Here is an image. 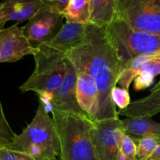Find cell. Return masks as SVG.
<instances>
[{
  "label": "cell",
  "mask_w": 160,
  "mask_h": 160,
  "mask_svg": "<svg viewBox=\"0 0 160 160\" xmlns=\"http://www.w3.org/2000/svg\"><path fill=\"white\" fill-rule=\"evenodd\" d=\"M66 56L77 71L87 73L96 84L99 99L95 120L119 117L111 93L118 82L121 63L104 28L88 23L84 42L70 50Z\"/></svg>",
  "instance_id": "6da1fadb"
},
{
  "label": "cell",
  "mask_w": 160,
  "mask_h": 160,
  "mask_svg": "<svg viewBox=\"0 0 160 160\" xmlns=\"http://www.w3.org/2000/svg\"><path fill=\"white\" fill-rule=\"evenodd\" d=\"M60 146V160H99L92 138L93 120L73 112L52 110Z\"/></svg>",
  "instance_id": "7a4b0ae2"
},
{
  "label": "cell",
  "mask_w": 160,
  "mask_h": 160,
  "mask_svg": "<svg viewBox=\"0 0 160 160\" xmlns=\"http://www.w3.org/2000/svg\"><path fill=\"white\" fill-rule=\"evenodd\" d=\"M9 148L28 153L36 160L56 159L60 155L54 122L40 100L33 120L21 134H17Z\"/></svg>",
  "instance_id": "3957f363"
},
{
  "label": "cell",
  "mask_w": 160,
  "mask_h": 160,
  "mask_svg": "<svg viewBox=\"0 0 160 160\" xmlns=\"http://www.w3.org/2000/svg\"><path fill=\"white\" fill-rule=\"evenodd\" d=\"M106 37L123 66L141 56H160V35L136 31L123 20L114 19L104 28Z\"/></svg>",
  "instance_id": "277c9868"
},
{
  "label": "cell",
  "mask_w": 160,
  "mask_h": 160,
  "mask_svg": "<svg viewBox=\"0 0 160 160\" xmlns=\"http://www.w3.org/2000/svg\"><path fill=\"white\" fill-rule=\"evenodd\" d=\"M35 48V68L19 89L22 92H34L38 95L52 94L60 87L65 78L67 56L45 44Z\"/></svg>",
  "instance_id": "5b68a950"
},
{
  "label": "cell",
  "mask_w": 160,
  "mask_h": 160,
  "mask_svg": "<svg viewBox=\"0 0 160 160\" xmlns=\"http://www.w3.org/2000/svg\"><path fill=\"white\" fill-rule=\"evenodd\" d=\"M115 19L136 31L160 35V0H119Z\"/></svg>",
  "instance_id": "8992f818"
},
{
  "label": "cell",
  "mask_w": 160,
  "mask_h": 160,
  "mask_svg": "<svg viewBox=\"0 0 160 160\" xmlns=\"http://www.w3.org/2000/svg\"><path fill=\"white\" fill-rule=\"evenodd\" d=\"M123 130L119 117L93 121L92 138L99 160H118Z\"/></svg>",
  "instance_id": "52a82bcc"
},
{
  "label": "cell",
  "mask_w": 160,
  "mask_h": 160,
  "mask_svg": "<svg viewBox=\"0 0 160 160\" xmlns=\"http://www.w3.org/2000/svg\"><path fill=\"white\" fill-rule=\"evenodd\" d=\"M63 18L62 13L50 6H45L28 20L23 27V32L33 45L47 43L62 28Z\"/></svg>",
  "instance_id": "ba28073f"
},
{
  "label": "cell",
  "mask_w": 160,
  "mask_h": 160,
  "mask_svg": "<svg viewBox=\"0 0 160 160\" xmlns=\"http://www.w3.org/2000/svg\"><path fill=\"white\" fill-rule=\"evenodd\" d=\"M66 67L67 69L63 81L60 87L52 94L49 102L45 108L48 112L56 110L88 116L78 104L76 95L78 74L74 66L67 58Z\"/></svg>",
  "instance_id": "9c48e42d"
},
{
  "label": "cell",
  "mask_w": 160,
  "mask_h": 160,
  "mask_svg": "<svg viewBox=\"0 0 160 160\" xmlns=\"http://www.w3.org/2000/svg\"><path fill=\"white\" fill-rule=\"evenodd\" d=\"M36 48L23 32L18 23L0 31V63L14 62L28 55L34 56Z\"/></svg>",
  "instance_id": "30bf717a"
},
{
  "label": "cell",
  "mask_w": 160,
  "mask_h": 160,
  "mask_svg": "<svg viewBox=\"0 0 160 160\" xmlns=\"http://www.w3.org/2000/svg\"><path fill=\"white\" fill-rule=\"evenodd\" d=\"M0 17L17 23L29 20L39 10L48 6V0H2Z\"/></svg>",
  "instance_id": "8fae6325"
},
{
  "label": "cell",
  "mask_w": 160,
  "mask_h": 160,
  "mask_svg": "<svg viewBox=\"0 0 160 160\" xmlns=\"http://www.w3.org/2000/svg\"><path fill=\"white\" fill-rule=\"evenodd\" d=\"M77 71V70H76ZM76 95L78 104L83 111L95 120L98 111V91L92 78L82 71H77Z\"/></svg>",
  "instance_id": "7c38bea8"
},
{
  "label": "cell",
  "mask_w": 160,
  "mask_h": 160,
  "mask_svg": "<svg viewBox=\"0 0 160 160\" xmlns=\"http://www.w3.org/2000/svg\"><path fill=\"white\" fill-rule=\"evenodd\" d=\"M87 25L66 22L59 33L51 41L44 44L67 56L70 50L84 41Z\"/></svg>",
  "instance_id": "4fadbf2b"
},
{
  "label": "cell",
  "mask_w": 160,
  "mask_h": 160,
  "mask_svg": "<svg viewBox=\"0 0 160 160\" xmlns=\"http://www.w3.org/2000/svg\"><path fill=\"white\" fill-rule=\"evenodd\" d=\"M121 126L123 132L135 143L143 138H160V123L151 117H127L121 120Z\"/></svg>",
  "instance_id": "5bb4252c"
},
{
  "label": "cell",
  "mask_w": 160,
  "mask_h": 160,
  "mask_svg": "<svg viewBox=\"0 0 160 160\" xmlns=\"http://www.w3.org/2000/svg\"><path fill=\"white\" fill-rule=\"evenodd\" d=\"M160 112V89L152 91L148 96L134 100L129 106L119 110V116L127 117H152Z\"/></svg>",
  "instance_id": "9a60e30c"
},
{
  "label": "cell",
  "mask_w": 160,
  "mask_h": 160,
  "mask_svg": "<svg viewBox=\"0 0 160 160\" xmlns=\"http://www.w3.org/2000/svg\"><path fill=\"white\" fill-rule=\"evenodd\" d=\"M119 0H91V23L105 28L115 19Z\"/></svg>",
  "instance_id": "2e32d148"
},
{
  "label": "cell",
  "mask_w": 160,
  "mask_h": 160,
  "mask_svg": "<svg viewBox=\"0 0 160 160\" xmlns=\"http://www.w3.org/2000/svg\"><path fill=\"white\" fill-rule=\"evenodd\" d=\"M62 15L69 23L88 24L92 17L91 0H70Z\"/></svg>",
  "instance_id": "e0dca14e"
},
{
  "label": "cell",
  "mask_w": 160,
  "mask_h": 160,
  "mask_svg": "<svg viewBox=\"0 0 160 160\" xmlns=\"http://www.w3.org/2000/svg\"><path fill=\"white\" fill-rule=\"evenodd\" d=\"M160 142V138L147 137L141 138L136 143V160H148L152 156Z\"/></svg>",
  "instance_id": "ac0fdd59"
},
{
  "label": "cell",
  "mask_w": 160,
  "mask_h": 160,
  "mask_svg": "<svg viewBox=\"0 0 160 160\" xmlns=\"http://www.w3.org/2000/svg\"><path fill=\"white\" fill-rule=\"evenodd\" d=\"M16 136L17 134L12 131L2 109L0 111V148H11Z\"/></svg>",
  "instance_id": "d6986e66"
},
{
  "label": "cell",
  "mask_w": 160,
  "mask_h": 160,
  "mask_svg": "<svg viewBox=\"0 0 160 160\" xmlns=\"http://www.w3.org/2000/svg\"><path fill=\"white\" fill-rule=\"evenodd\" d=\"M136 143L123 132L120 139L118 160H136Z\"/></svg>",
  "instance_id": "ffe728a7"
},
{
  "label": "cell",
  "mask_w": 160,
  "mask_h": 160,
  "mask_svg": "<svg viewBox=\"0 0 160 160\" xmlns=\"http://www.w3.org/2000/svg\"><path fill=\"white\" fill-rule=\"evenodd\" d=\"M111 98L115 106L120 108V110L127 109L131 102L129 91L117 86L112 89Z\"/></svg>",
  "instance_id": "44dd1931"
},
{
  "label": "cell",
  "mask_w": 160,
  "mask_h": 160,
  "mask_svg": "<svg viewBox=\"0 0 160 160\" xmlns=\"http://www.w3.org/2000/svg\"><path fill=\"white\" fill-rule=\"evenodd\" d=\"M1 160H36L29 154L9 148H0Z\"/></svg>",
  "instance_id": "7402d4cb"
},
{
  "label": "cell",
  "mask_w": 160,
  "mask_h": 160,
  "mask_svg": "<svg viewBox=\"0 0 160 160\" xmlns=\"http://www.w3.org/2000/svg\"><path fill=\"white\" fill-rule=\"evenodd\" d=\"M154 79L155 78L148 75L140 73L134 79V89L136 91H140L148 88L154 82Z\"/></svg>",
  "instance_id": "603a6c76"
},
{
  "label": "cell",
  "mask_w": 160,
  "mask_h": 160,
  "mask_svg": "<svg viewBox=\"0 0 160 160\" xmlns=\"http://www.w3.org/2000/svg\"><path fill=\"white\" fill-rule=\"evenodd\" d=\"M69 2L70 0H49V6L60 13H62Z\"/></svg>",
  "instance_id": "cb8c5ba5"
},
{
  "label": "cell",
  "mask_w": 160,
  "mask_h": 160,
  "mask_svg": "<svg viewBox=\"0 0 160 160\" xmlns=\"http://www.w3.org/2000/svg\"><path fill=\"white\" fill-rule=\"evenodd\" d=\"M158 159H160V142L159 145H158L157 148H156V150H155L152 156L149 158V159L148 160H158Z\"/></svg>",
  "instance_id": "d4e9b609"
},
{
  "label": "cell",
  "mask_w": 160,
  "mask_h": 160,
  "mask_svg": "<svg viewBox=\"0 0 160 160\" xmlns=\"http://www.w3.org/2000/svg\"><path fill=\"white\" fill-rule=\"evenodd\" d=\"M6 20H5L3 17H0V31H1L2 29H4V26L5 24H6Z\"/></svg>",
  "instance_id": "484cf974"
},
{
  "label": "cell",
  "mask_w": 160,
  "mask_h": 160,
  "mask_svg": "<svg viewBox=\"0 0 160 160\" xmlns=\"http://www.w3.org/2000/svg\"><path fill=\"white\" fill-rule=\"evenodd\" d=\"M157 89H160V81L159 83H158L157 84H156V85L154 86V87L152 88L151 89V92L152 91H154V90H157Z\"/></svg>",
  "instance_id": "4316f807"
},
{
  "label": "cell",
  "mask_w": 160,
  "mask_h": 160,
  "mask_svg": "<svg viewBox=\"0 0 160 160\" xmlns=\"http://www.w3.org/2000/svg\"><path fill=\"white\" fill-rule=\"evenodd\" d=\"M2 103H1V101H0V111L1 110H2Z\"/></svg>",
  "instance_id": "83f0119b"
},
{
  "label": "cell",
  "mask_w": 160,
  "mask_h": 160,
  "mask_svg": "<svg viewBox=\"0 0 160 160\" xmlns=\"http://www.w3.org/2000/svg\"><path fill=\"white\" fill-rule=\"evenodd\" d=\"M1 7H2V3L0 2V9H1Z\"/></svg>",
  "instance_id": "f1b7e54d"
},
{
  "label": "cell",
  "mask_w": 160,
  "mask_h": 160,
  "mask_svg": "<svg viewBox=\"0 0 160 160\" xmlns=\"http://www.w3.org/2000/svg\"><path fill=\"white\" fill-rule=\"evenodd\" d=\"M48 5H49V0H48Z\"/></svg>",
  "instance_id": "f546056e"
},
{
  "label": "cell",
  "mask_w": 160,
  "mask_h": 160,
  "mask_svg": "<svg viewBox=\"0 0 160 160\" xmlns=\"http://www.w3.org/2000/svg\"><path fill=\"white\" fill-rule=\"evenodd\" d=\"M52 160H58L57 159H52Z\"/></svg>",
  "instance_id": "4dcf8cb0"
},
{
  "label": "cell",
  "mask_w": 160,
  "mask_h": 160,
  "mask_svg": "<svg viewBox=\"0 0 160 160\" xmlns=\"http://www.w3.org/2000/svg\"><path fill=\"white\" fill-rule=\"evenodd\" d=\"M0 160H1V159H0Z\"/></svg>",
  "instance_id": "1f68e13d"
}]
</instances>
